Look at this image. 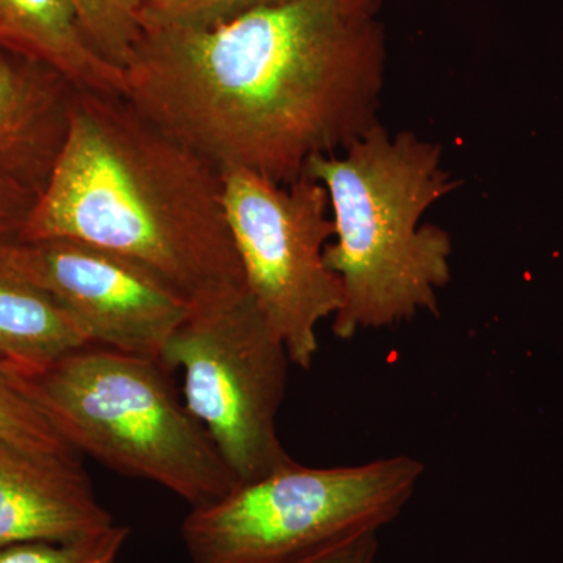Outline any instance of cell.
Wrapping results in <instances>:
<instances>
[{
  "instance_id": "cell-1",
  "label": "cell",
  "mask_w": 563,
  "mask_h": 563,
  "mask_svg": "<svg viewBox=\"0 0 563 563\" xmlns=\"http://www.w3.org/2000/svg\"><path fill=\"white\" fill-rule=\"evenodd\" d=\"M379 7L291 0L210 27L143 29L125 98L220 169L279 185L380 124Z\"/></svg>"
},
{
  "instance_id": "cell-2",
  "label": "cell",
  "mask_w": 563,
  "mask_h": 563,
  "mask_svg": "<svg viewBox=\"0 0 563 563\" xmlns=\"http://www.w3.org/2000/svg\"><path fill=\"white\" fill-rule=\"evenodd\" d=\"M55 239L121 255L191 306L247 290L222 173L124 95L74 88L68 139L20 235Z\"/></svg>"
},
{
  "instance_id": "cell-3",
  "label": "cell",
  "mask_w": 563,
  "mask_h": 563,
  "mask_svg": "<svg viewBox=\"0 0 563 563\" xmlns=\"http://www.w3.org/2000/svg\"><path fill=\"white\" fill-rule=\"evenodd\" d=\"M303 174L325 188L335 229L324 251L343 287L333 335L351 340L421 312L437 314L453 242L421 220L459 185L443 166L442 146L377 124L340 154L313 157Z\"/></svg>"
},
{
  "instance_id": "cell-4",
  "label": "cell",
  "mask_w": 563,
  "mask_h": 563,
  "mask_svg": "<svg viewBox=\"0 0 563 563\" xmlns=\"http://www.w3.org/2000/svg\"><path fill=\"white\" fill-rule=\"evenodd\" d=\"M166 376L158 361L92 344L21 380L77 453L162 485L191 509L209 506L239 481Z\"/></svg>"
},
{
  "instance_id": "cell-5",
  "label": "cell",
  "mask_w": 563,
  "mask_h": 563,
  "mask_svg": "<svg viewBox=\"0 0 563 563\" xmlns=\"http://www.w3.org/2000/svg\"><path fill=\"white\" fill-rule=\"evenodd\" d=\"M424 470L410 455L331 468L292 459L191 509L181 523V540L192 563H298L393 523Z\"/></svg>"
},
{
  "instance_id": "cell-6",
  "label": "cell",
  "mask_w": 563,
  "mask_h": 563,
  "mask_svg": "<svg viewBox=\"0 0 563 563\" xmlns=\"http://www.w3.org/2000/svg\"><path fill=\"white\" fill-rule=\"evenodd\" d=\"M239 484L292 461L277 433L290 355L247 290L196 303L158 358Z\"/></svg>"
},
{
  "instance_id": "cell-7",
  "label": "cell",
  "mask_w": 563,
  "mask_h": 563,
  "mask_svg": "<svg viewBox=\"0 0 563 563\" xmlns=\"http://www.w3.org/2000/svg\"><path fill=\"white\" fill-rule=\"evenodd\" d=\"M222 184L247 291L292 365L310 368L320 347L318 325L343 306L342 282L324 261L335 235L328 192L307 174L279 185L229 169Z\"/></svg>"
},
{
  "instance_id": "cell-8",
  "label": "cell",
  "mask_w": 563,
  "mask_h": 563,
  "mask_svg": "<svg viewBox=\"0 0 563 563\" xmlns=\"http://www.w3.org/2000/svg\"><path fill=\"white\" fill-rule=\"evenodd\" d=\"M0 266L65 307L95 346L158 361L191 303L121 255L74 240L0 244Z\"/></svg>"
},
{
  "instance_id": "cell-9",
  "label": "cell",
  "mask_w": 563,
  "mask_h": 563,
  "mask_svg": "<svg viewBox=\"0 0 563 563\" xmlns=\"http://www.w3.org/2000/svg\"><path fill=\"white\" fill-rule=\"evenodd\" d=\"M113 525L80 462L38 457L0 444V550L66 542Z\"/></svg>"
},
{
  "instance_id": "cell-10",
  "label": "cell",
  "mask_w": 563,
  "mask_h": 563,
  "mask_svg": "<svg viewBox=\"0 0 563 563\" xmlns=\"http://www.w3.org/2000/svg\"><path fill=\"white\" fill-rule=\"evenodd\" d=\"M74 88L51 66L0 52V176L44 191L68 139Z\"/></svg>"
},
{
  "instance_id": "cell-11",
  "label": "cell",
  "mask_w": 563,
  "mask_h": 563,
  "mask_svg": "<svg viewBox=\"0 0 563 563\" xmlns=\"http://www.w3.org/2000/svg\"><path fill=\"white\" fill-rule=\"evenodd\" d=\"M0 52L43 63L76 87L125 95V74L92 47L73 0H0Z\"/></svg>"
},
{
  "instance_id": "cell-12",
  "label": "cell",
  "mask_w": 563,
  "mask_h": 563,
  "mask_svg": "<svg viewBox=\"0 0 563 563\" xmlns=\"http://www.w3.org/2000/svg\"><path fill=\"white\" fill-rule=\"evenodd\" d=\"M92 346L79 321L49 292L0 266V363L31 377Z\"/></svg>"
},
{
  "instance_id": "cell-13",
  "label": "cell",
  "mask_w": 563,
  "mask_h": 563,
  "mask_svg": "<svg viewBox=\"0 0 563 563\" xmlns=\"http://www.w3.org/2000/svg\"><path fill=\"white\" fill-rule=\"evenodd\" d=\"M0 444L38 457L80 462V453L60 435L24 390L20 374L0 363Z\"/></svg>"
},
{
  "instance_id": "cell-14",
  "label": "cell",
  "mask_w": 563,
  "mask_h": 563,
  "mask_svg": "<svg viewBox=\"0 0 563 563\" xmlns=\"http://www.w3.org/2000/svg\"><path fill=\"white\" fill-rule=\"evenodd\" d=\"M73 3L92 47L111 65L124 70L143 33L135 0H73Z\"/></svg>"
},
{
  "instance_id": "cell-15",
  "label": "cell",
  "mask_w": 563,
  "mask_h": 563,
  "mask_svg": "<svg viewBox=\"0 0 563 563\" xmlns=\"http://www.w3.org/2000/svg\"><path fill=\"white\" fill-rule=\"evenodd\" d=\"M143 29L210 27L247 11L291 0H135ZM380 7V0H357Z\"/></svg>"
},
{
  "instance_id": "cell-16",
  "label": "cell",
  "mask_w": 563,
  "mask_h": 563,
  "mask_svg": "<svg viewBox=\"0 0 563 563\" xmlns=\"http://www.w3.org/2000/svg\"><path fill=\"white\" fill-rule=\"evenodd\" d=\"M131 529L114 523L106 531L66 540L11 544L0 550V563H120Z\"/></svg>"
},
{
  "instance_id": "cell-17",
  "label": "cell",
  "mask_w": 563,
  "mask_h": 563,
  "mask_svg": "<svg viewBox=\"0 0 563 563\" xmlns=\"http://www.w3.org/2000/svg\"><path fill=\"white\" fill-rule=\"evenodd\" d=\"M36 199L27 188L0 176V244L20 240Z\"/></svg>"
},
{
  "instance_id": "cell-18",
  "label": "cell",
  "mask_w": 563,
  "mask_h": 563,
  "mask_svg": "<svg viewBox=\"0 0 563 563\" xmlns=\"http://www.w3.org/2000/svg\"><path fill=\"white\" fill-rule=\"evenodd\" d=\"M377 553H379L377 532H365L325 548L320 553L298 563H374Z\"/></svg>"
}]
</instances>
